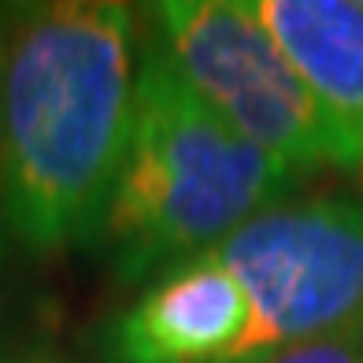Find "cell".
<instances>
[{"label": "cell", "instance_id": "cell-2", "mask_svg": "<svg viewBox=\"0 0 363 363\" xmlns=\"http://www.w3.org/2000/svg\"><path fill=\"white\" fill-rule=\"evenodd\" d=\"M296 178L230 130L148 30L134 93L130 152L101 245L111 278L141 286L211 252L263 208L286 201Z\"/></svg>", "mask_w": 363, "mask_h": 363}, {"label": "cell", "instance_id": "cell-4", "mask_svg": "<svg viewBox=\"0 0 363 363\" xmlns=\"http://www.w3.org/2000/svg\"><path fill=\"white\" fill-rule=\"evenodd\" d=\"M249 301L226 363H267L308 341L363 337V196H289L211 249Z\"/></svg>", "mask_w": 363, "mask_h": 363}, {"label": "cell", "instance_id": "cell-6", "mask_svg": "<svg viewBox=\"0 0 363 363\" xmlns=\"http://www.w3.org/2000/svg\"><path fill=\"white\" fill-rule=\"evenodd\" d=\"M256 11L363 171V0H256Z\"/></svg>", "mask_w": 363, "mask_h": 363}, {"label": "cell", "instance_id": "cell-8", "mask_svg": "<svg viewBox=\"0 0 363 363\" xmlns=\"http://www.w3.org/2000/svg\"><path fill=\"white\" fill-rule=\"evenodd\" d=\"M0 363H71V359L45 337H4L0 341Z\"/></svg>", "mask_w": 363, "mask_h": 363}, {"label": "cell", "instance_id": "cell-7", "mask_svg": "<svg viewBox=\"0 0 363 363\" xmlns=\"http://www.w3.org/2000/svg\"><path fill=\"white\" fill-rule=\"evenodd\" d=\"M267 363H363V337H326L308 341L271 356Z\"/></svg>", "mask_w": 363, "mask_h": 363}, {"label": "cell", "instance_id": "cell-1", "mask_svg": "<svg viewBox=\"0 0 363 363\" xmlns=\"http://www.w3.org/2000/svg\"><path fill=\"white\" fill-rule=\"evenodd\" d=\"M141 48V15L119 0L0 4V226L23 256L101 245Z\"/></svg>", "mask_w": 363, "mask_h": 363}, {"label": "cell", "instance_id": "cell-3", "mask_svg": "<svg viewBox=\"0 0 363 363\" xmlns=\"http://www.w3.org/2000/svg\"><path fill=\"white\" fill-rule=\"evenodd\" d=\"M152 38L186 86L296 182L363 174L352 145L263 26L256 0H163L145 8Z\"/></svg>", "mask_w": 363, "mask_h": 363}, {"label": "cell", "instance_id": "cell-5", "mask_svg": "<svg viewBox=\"0 0 363 363\" xmlns=\"http://www.w3.org/2000/svg\"><path fill=\"white\" fill-rule=\"evenodd\" d=\"M249 330V301L204 252L163 271L96 337L101 363H226Z\"/></svg>", "mask_w": 363, "mask_h": 363}]
</instances>
